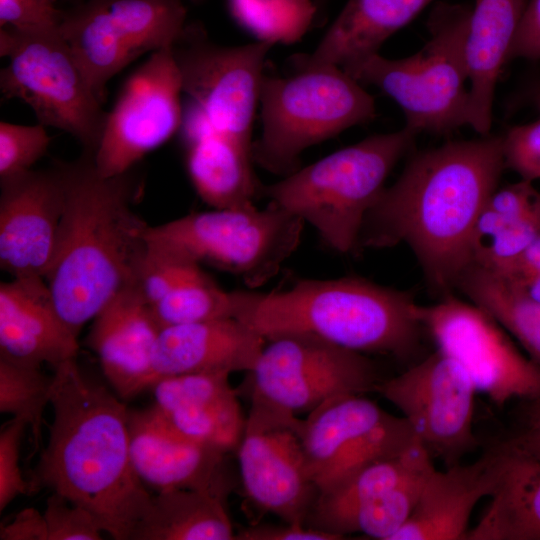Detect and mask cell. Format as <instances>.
Returning a JSON list of instances; mask_svg holds the SVG:
<instances>
[{
  "label": "cell",
  "mask_w": 540,
  "mask_h": 540,
  "mask_svg": "<svg viewBox=\"0 0 540 540\" xmlns=\"http://www.w3.org/2000/svg\"><path fill=\"white\" fill-rule=\"evenodd\" d=\"M524 416L527 426H540V397L527 400Z\"/></svg>",
  "instance_id": "cell-48"
},
{
  "label": "cell",
  "mask_w": 540,
  "mask_h": 540,
  "mask_svg": "<svg viewBox=\"0 0 540 540\" xmlns=\"http://www.w3.org/2000/svg\"><path fill=\"white\" fill-rule=\"evenodd\" d=\"M225 498L200 490L158 492L130 540L236 539Z\"/></svg>",
  "instance_id": "cell-29"
},
{
  "label": "cell",
  "mask_w": 540,
  "mask_h": 540,
  "mask_svg": "<svg viewBox=\"0 0 540 540\" xmlns=\"http://www.w3.org/2000/svg\"><path fill=\"white\" fill-rule=\"evenodd\" d=\"M26 424L12 418L0 432V511L20 495L33 491L20 468L21 441Z\"/></svg>",
  "instance_id": "cell-39"
},
{
  "label": "cell",
  "mask_w": 540,
  "mask_h": 540,
  "mask_svg": "<svg viewBox=\"0 0 540 540\" xmlns=\"http://www.w3.org/2000/svg\"><path fill=\"white\" fill-rule=\"evenodd\" d=\"M182 78L172 47L150 54L125 81L94 155L98 172L112 177L131 170L146 154L180 131Z\"/></svg>",
  "instance_id": "cell-15"
},
{
  "label": "cell",
  "mask_w": 540,
  "mask_h": 540,
  "mask_svg": "<svg viewBox=\"0 0 540 540\" xmlns=\"http://www.w3.org/2000/svg\"><path fill=\"white\" fill-rule=\"evenodd\" d=\"M527 0H476L467 37L469 124L489 134L496 84L521 21Z\"/></svg>",
  "instance_id": "cell-26"
},
{
  "label": "cell",
  "mask_w": 540,
  "mask_h": 540,
  "mask_svg": "<svg viewBox=\"0 0 540 540\" xmlns=\"http://www.w3.org/2000/svg\"><path fill=\"white\" fill-rule=\"evenodd\" d=\"M65 204L54 256L44 279L56 310L76 335L123 288L137 283L148 224L132 209L131 170L102 176L94 156L57 161Z\"/></svg>",
  "instance_id": "cell-3"
},
{
  "label": "cell",
  "mask_w": 540,
  "mask_h": 540,
  "mask_svg": "<svg viewBox=\"0 0 540 540\" xmlns=\"http://www.w3.org/2000/svg\"><path fill=\"white\" fill-rule=\"evenodd\" d=\"M416 135L405 126L372 135L262 185L261 193L311 225L327 246L349 253L358 247L369 211Z\"/></svg>",
  "instance_id": "cell-5"
},
{
  "label": "cell",
  "mask_w": 540,
  "mask_h": 540,
  "mask_svg": "<svg viewBox=\"0 0 540 540\" xmlns=\"http://www.w3.org/2000/svg\"><path fill=\"white\" fill-rule=\"evenodd\" d=\"M503 275V274H502ZM526 298L540 304V273L527 276L504 275Z\"/></svg>",
  "instance_id": "cell-47"
},
{
  "label": "cell",
  "mask_w": 540,
  "mask_h": 540,
  "mask_svg": "<svg viewBox=\"0 0 540 540\" xmlns=\"http://www.w3.org/2000/svg\"><path fill=\"white\" fill-rule=\"evenodd\" d=\"M506 168L502 137L449 141L412 157L369 211L359 246L406 244L444 295L471 263L474 226Z\"/></svg>",
  "instance_id": "cell-1"
},
{
  "label": "cell",
  "mask_w": 540,
  "mask_h": 540,
  "mask_svg": "<svg viewBox=\"0 0 540 540\" xmlns=\"http://www.w3.org/2000/svg\"><path fill=\"white\" fill-rule=\"evenodd\" d=\"M531 181L523 180L496 189L489 197L486 207L498 215L511 219H521L535 212L540 199Z\"/></svg>",
  "instance_id": "cell-41"
},
{
  "label": "cell",
  "mask_w": 540,
  "mask_h": 540,
  "mask_svg": "<svg viewBox=\"0 0 540 540\" xmlns=\"http://www.w3.org/2000/svg\"><path fill=\"white\" fill-rule=\"evenodd\" d=\"M387 415L377 403L358 394L332 397L309 412L303 419L300 438L317 489L354 442Z\"/></svg>",
  "instance_id": "cell-28"
},
{
  "label": "cell",
  "mask_w": 540,
  "mask_h": 540,
  "mask_svg": "<svg viewBox=\"0 0 540 540\" xmlns=\"http://www.w3.org/2000/svg\"><path fill=\"white\" fill-rule=\"evenodd\" d=\"M304 223L269 203L189 213L151 226L148 249L178 262L207 264L259 287L273 278L297 249Z\"/></svg>",
  "instance_id": "cell-8"
},
{
  "label": "cell",
  "mask_w": 540,
  "mask_h": 540,
  "mask_svg": "<svg viewBox=\"0 0 540 540\" xmlns=\"http://www.w3.org/2000/svg\"><path fill=\"white\" fill-rule=\"evenodd\" d=\"M186 15L181 0H83L62 10L59 32L103 103L114 75L174 45Z\"/></svg>",
  "instance_id": "cell-10"
},
{
  "label": "cell",
  "mask_w": 540,
  "mask_h": 540,
  "mask_svg": "<svg viewBox=\"0 0 540 540\" xmlns=\"http://www.w3.org/2000/svg\"><path fill=\"white\" fill-rule=\"evenodd\" d=\"M1 540H47L43 513L34 508L21 510L9 523L1 525Z\"/></svg>",
  "instance_id": "cell-44"
},
{
  "label": "cell",
  "mask_w": 540,
  "mask_h": 540,
  "mask_svg": "<svg viewBox=\"0 0 540 540\" xmlns=\"http://www.w3.org/2000/svg\"><path fill=\"white\" fill-rule=\"evenodd\" d=\"M313 2L317 9V17H316V22H315V26H316L317 24L322 23L325 19V13H326L328 0H313Z\"/></svg>",
  "instance_id": "cell-49"
},
{
  "label": "cell",
  "mask_w": 540,
  "mask_h": 540,
  "mask_svg": "<svg viewBox=\"0 0 540 540\" xmlns=\"http://www.w3.org/2000/svg\"><path fill=\"white\" fill-rule=\"evenodd\" d=\"M43 516L47 540H100L104 533L87 509L75 505L63 496L52 493L46 501Z\"/></svg>",
  "instance_id": "cell-37"
},
{
  "label": "cell",
  "mask_w": 540,
  "mask_h": 540,
  "mask_svg": "<svg viewBox=\"0 0 540 540\" xmlns=\"http://www.w3.org/2000/svg\"><path fill=\"white\" fill-rule=\"evenodd\" d=\"M540 60V0H527L509 52V60Z\"/></svg>",
  "instance_id": "cell-42"
},
{
  "label": "cell",
  "mask_w": 540,
  "mask_h": 540,
  "mask_svg": "<svg viewBox=\"0 0 540 540\" xmlns=\"http://www.w3.org/2000/svg\"><path fill=\"white\" fill-rule=\"evenodd\" d=\"M230 16L256 41L291 45L315 26L313 0H226Z\"/></svg>",
  "instance_id": "cell-33"
},
{
  "label": "cell",
  "mask_w": 540,
  "mask_h": 540,
  "mask_svg": "<svg viewBox=\"0 0 540 540\" xmlns=\"http://www.w3.org/2000/svg\"><path fill=\"white\" fill-rule=\"evenodd\" d=\"M539 231L540 199L534 213L516 220L504 218L485 206L471 238V263L506 274L513 269Z\"/></svg>",
  "instance_id": "cell-32"
},
{
  "label": "cell",
  "mask_w": 540,
  "mask_h": 540,
  "mask_svg": "<svg viewBox=\"0 0 540 540\" xmlns=\"http://www.w3.org/2000/svg\"><path fill=\"white\" fill-rule=\"evenodd\" d=\"M0 267L11 277L45 276L65 204L57 164L0 180Z\"/></svg>",
  "instance_id": "cell-17"
},
{
  "label": "cell",
  "mask_w": 540,
  "mask_h": 540,
  "mask_svg": "<svg viewBox=\"0 0 540 540\" xmlns=\"http://www.w3.org/2000/svg\"><path fill=\"white\" fill-rule=\"evenodd\" d=\"M455 287L512 334L540 365V304L526 298L504 275L473 263Z\"/></svg>",
  "instance_id": "cell-31"
},
{
  "label": "cell",
  "mask_w": 540,
  "mask_h": 540,
  "mask_svg": "<svg viewBox=\"0 0 540 540\" xmlns=\"http://www.w3.org/2000/svg\"><path fill=\"white\" fill-rule=\"evenodd\" d=\"M51 137L46 127L0 122V180L32 170L48 150Z\"/></svg>",
  "instance_id": "cell-36"
},
{
  "label": "cell",
  "mask_w": 540,
  "mask_h": 540,
  "mask_svg": "<svg viewBox=\"0 0 540 540\" xmlns=\"http://www.w3.org/2000/svg\"><path fill=\"white\" fill-rule=\"evenodd\" d=\"M53 375L40 367L22 365L0 358V412L11 414L29 426L34 453L41 441L43 415L50 397Z\"/></svg>",
  "instance_id": "cell-35"
},
{
  "label": "cell",
  "mask_w": 540,
  "mask_h": 540,
  "mask_svg": "<svg viewBox=\"0 0 540 540\" xmlns=\"http://www.w3.org/2000/svg\"><path fill=\"white\" fill-rule=\"evenodd\" d=\"M233 296L234 317L266 339L305 335L365 355L405 358L423 330L410 293L360 277L300 279L284 290Z\"/></svg>",
  "instance_id": "cell-4"
},
{
  "label": "cell",
  "mask_w": 540,
  "mask_h": 540,
  "mask_svg": "<svg viewBox=\"0 0 540 540\" xmlns=\"http://www.w3.org/2000/svg\"><path fill=\"white\" fill-rule=\"evenodd\" d=\"M538 118L530 123L511 127L502 136L505 165L521 179H540V89L535 96Z\"/></svg>",
  "instance_id": "cell-38"
},
{
  "label": "cell",
  "mask_w": 540,
  "mask_h": 540,
  "mask_svg": "<svg viewBox=\"0 0 540 540\" xmlns=\"http://www.w3.org/2000/svg\"><path fill=\"white\" fill-rule=\"evenodd\" d=\"M161 330L137 283L120 290L93 318L87 344L120 398L155 383L153 355Z\"/></svg>",
  "instance_id": "cell-19"
},
{
  "label": "cell",
  "mask_w": 540,
  "mask_h": 540,
  "mask_svg": "<svg viewBox=\"0 0 540 540\" xmlns=\"http://www.w3.org/2000/svg\"><path fill=\"white\" fill-rule=\"evenodd\" d=\"M470 13L467 5L438 3L427 21L430 37L419 51L400 59L378 53L343 70L395 101L405 127L415 133H451L469 124Z\"/></svg>",
  "instance_id": "cell-6"
},
{
  "label": "cell",
  "mask_w": 540,
  "mask_h": 540,
  "mask_svg": "<svg viewBox=\"0 0 540 540\" xmlns=\"http://www.w3.org/2000/svg\"><path fill=\"white\" fill-rule=\"evenodd\" d=\"M432 462V457L417 439L400 455L374 463L336 488L318 494L306 525L338 536L335 533L337 527L349 515Z\"/></svg>",
  "instance_id": "cell-30"
},
{
  "label": "cell",
  "mask_w": 540,
  "mask_h": 540,
  "mask_svg": "<svg viewBox=\"0 0 540 540\" xmlns=\"http://www.w3.org/2000/svg\"><path fill=\"white\" fill-rule=\"evenodd\" d=\"M509 441L540 460V426L525 425V428Z\"/></svg>",
  "instance_id": "cell-46"
},
{
  "label": "cell",
  "mask_w": 540,
  "mask_h": 540,
  "mask_svg": "<svg viewBox=\"0 0 540 540\" xmlns=\"http://www.w3.org/2000/svg\"><path fill=\"white\" fill-rule=\"evenodd\" d=\"M415 316L437 349L458 362L477 392L502 407L513 399L540 397V365L524 356L486 311L451 293Z\"/></svg>",
  "instance_id": "cell-13"
},
{
  "label": "cell",
  "mask_w": 540,
  "mask_h": 540,
  "mask_svg": "<svg viewBox=\"0 0 540 540\" xmlns=\"http://www.w3.org/2000/svg\"><path fill=\"white\" fill-rule=\"evenodd\" d=\"M302 422L297 416L251 406L237 448L249 500L260 510L296 525H306L318 496L301 444Z\"/></svg>",
  "instance_id": "cell-16"
},
{
  "label": "cell",
  "mask_w": 540,
  "mask_h": 540,
  "mask_svg": "<svg viewBox=\"0 0 540 540\" xmlns=\"http://www.w3.org/2000/svg\"><path fill=\"white\" fill-rule=\"evenodd\" d=\"M433 1L348 0L312 53L294 55L291 65L347 69L378 54L388 38Z\"/></svg>",
  "instance_id": "cell-25"
},
{
  "label": "cell",
  "mask_w": 540,
  "mask_h": 540,
  "mask_svg": "<svg viewBox=\"0 0 540 540\" xmlns=\"http://www.w3.org/2000/svg\"><path fill=\"white\" fill-rule=\"evenodd\" d=\"M540 273V231L521 255L508 276H527Z\"/></svg>",
  "instance_id": "cell-45"
},
{
  "label": "cell",
  "mask_w": 540,
  "mask_h": 540,
  "mask_svg": "<svg viewBox=\"0 0 540 540\" xmlns=\"http://www.w3.org/2000/svg\"><path fill=\"white\" fill-rule=\"evenodd\" d=\"M251 373V406L297 416L339 395L375 392L381 382L367 355L319 338L266 339Z\"/></svg>",
  "instance_id": "cell-11"
},
{
  "label": "cell",
  "mask_w": 540,
  "mask_h": 540,
  "mask_svg": "<svg viewBox=\"0 0 540 540\" xmlns=\"http://www.w3.org/2000/svg\"><path fill=\"white\" fill-rule=\"evenodd\" d=\"M130 454L144 484L157 492L188 489L226 497L227 455L176 431L153 405L128 412Z\"/></svg>",
  "instance_id": "cell-18"
},
{
  "label": "cell",
  "mask_w": 540,
  "mask_h": 540,
  "mask_svg": "<svg viewBox=\"0 0 540 540\" xmlns=\"http://www.w3.org/2000/svg\"><path fill=\"white\" fill-rule=\"evenodd\" d=\"M238 540H340L341 538L313 529L306 525L255 524L243 528L236 534Z\"/></svg>",
  "instance_id": "cell-43"
},
{
  "label": "cell",
  "mask_w": 540,
  "mask_h": 540,
  "mask_svg": "<svg viewBox=\"0 0 540 540\" xmlns=\"http://www.w3.org/2000/svg\"><path fill=\"white\" fill-rule=\"evenodd\" d=\"M180 131L187 172L201 199L213 208L253 205L262 185L253 171L252 147L213 130L191 101Z\"/></svg>",
  "instance_id": "cell-24"
},
{
  "label": "cell",
  "mask_w": 540,
  "mask_h": 540,
  "mask_svg": "<svg viewBox=\"0 0 540 540\" xmlns=\"http://www.w3.org/2000/svg\"><path fill=\"white\" fill-rule=\"evenodd\" d=\"M49 438L30 481L90 511L102 531L130 540L152 496L130 454L129 410L71 359L54 370Z\"/></svg>",
  "instance_id": "cell-2"
},
{
  "label": "cell",
  "mask_w": 540,
  "mask_h": 540,
  "mask_svg": "<svg viewBox=\"0 0 540 540\" xmlns=\"http://www.w3.org/2000/svg\"><path fill=\"white\" fill-rule=\"evenodd\" d=\"M0 71L5 99H19L38 123L76 138L83 153L95 155L108 112L96 96L72 50L56 30L24 32L0 27Z\"/></svg>",
  "instance_id": "cell-9"
},
{
  "label": "cell",
  "mask_w": 540,
  "mask_h": 540,
  "mask_svg": "<svg viewBox=\"0 0 540 540\" xmlns=\"http://www.w3.org/2000/svg\"><path fill=\"white\" fill-rule=\"evenodd\" d=\"M64 1L69 2V3H71V4L73 5V4L79 3V2H81V1H83V0H64ZM190 1H191L192 3H194V4H201V3H203L205 0H190Z\"/></svg>",
  "instance_id": "cell-50"
},
{
  "label": "cell",
  "mask_w": 540,
  "mask_h": 540,
  "mask_svg": "<svg viewBox=\"0 0 540 540\" xmlns=\"http://www.w3.org/2000/svg\"><path fill=\"white\" fill-rule=\"evenodd\" d=\"M293 69L286 77L264 75L262 132L252 145L254 163L281 177L301 167L306 149L376 117L372 95L342 68Z\"/></svg>",
  "instance_id": "cell-7"
},
{
  "label": "cell",
  "mask_w": 540,
  "mask_h": 540,
  "mask_svg": "<svg viewBox=\"0 0 540 540\" xmlns=\"http://www.w3.org/2000/svg\"><path fill=\"white\" fill-rule=\"evenodd\" d=\"M266 338L235 317L163 327L153 355L155 382L190 373L251 372Z\"/></svg>",
  "instance_id": "cell-23"
},
{
  "label": "cell",
  "mask_w": 540,
  "mask_h": 540,
  "mask_svg": "<svg viewBox=\"0 0 540 540\" xmlns=\"http://www.w3.org/2000/svg\"><path fill=\"white\" fill-rule=\"evenodd\" d=\"M229 373L163 377L152 388L154 406L179 433L228 454L237 450L244 417Z\"/></svg>",
  "instance_id": "cell-21"
},
{
  "label": "cell",
  "mask_w": 540,
  "mask_h": 540,
  "mask_svg": "<svg viewBox=\"0 0 540 540\" xmlns=\"http://www.w3.org/2000/svg\"><path fill=\"white\" fill-rule=\"evenodd\" d=\"M161 327L234 317L233 291L191 264L169 293L152 306Z\"/></svg>",
  "instance_id": "cell-34"
},
{
  "label": "cell",
  "mask_w": 540,
  "mask_h": 540,
  "mask_svg": "<svg viewBox=\"0 0 540 540\" xmlns=\"http://www.w3.org/2000/svg\"><path fill=\"white\" fill-rule=\"evenodd\" d=\"M77 337L64 323L43 277L0 283V358L53 371L76 359Z\"/></svg>",
  "instance_id": "cell-20"
},
{
  "label": "cell",
  "mask_w": 540,
  "mask_h": 540,
  "mask_svg": "<svg viewBox=\"0 0 540 540\" xmlns=\"http://www.w3.org/2000/svg\"><path fill=\"white\" fill-rule=\"evenodd\" d=\"M495 492L465 540H540V460L509 440Z\"/></svg>",
  "instance_id": "cell-27"
},
{
  "label": "cell",
  "mask_w": 540,
  "mask_h": 540,
  "mask_svg": "<svg viewBox=\"0 0 540 540\" xmlns=\"http://www.w3.org/2000/svg\"><path fill=\"white\" fill-rule=\"evenodd\" d=\"M274 45L213 42L200 22L187 23L172 46L183 93L217 133L251 146L266 58Z\"/></svg>",
  "instance_id": "cell-12"
},
{
  "label": "cell",
  "mask_w": 540,
  "mask_h": 540,
  "mask_svg": "<svg viewBox=\"0 0 540 540\" xmlns=\"http://www.w3.org/2000/svg\"><path fill=\"white\" fill-rule=\"evenodd\" d=\"M500 471V446L473 463L435 469L410 517L391 540H465L475 506L495 492Z\"/></svg>",
  "instance_id": "cell-22"
},
{
  "label": "cell",
  "mask_w": 540,
  "mask_h": 540,
  "mask_svg": "<svg viewBox=\"0 0 540 540\" xmlns=\"http://www.w3.org/2000/svg\"><path fill=\"white\" fill-rule=\"evenodd\" d=\"M375 392L400 411L432 459L446 467L478 446L473 430L477 389L465 369L442 351L381 381Z\"/></svg>",
  "instance_id": "cell-14"
},
{
  "label": "cell",
  "mask_w": 540,
  "mask_h": 540,
  "mask_svg": "<svg viewBox=\"0 0 540 540\" xmlns=\"http://www.w3.org/2000/svg\"><path fill=\"white\" fill-rule=\"evenodd\" d=\"M57 0H0V27L24 32L59 28L62 10Z\"/></svg>",
  "instance_id": "cell-40"
}]
</instances>
